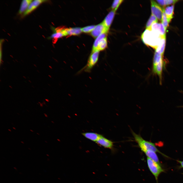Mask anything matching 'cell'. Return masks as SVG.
<instances>
[{
	"instance_id": "obj_1",
	"label": "cell",
	"mask_w": 183,
	"mask_h": 183,
	"mask_svg": "<svg viewBox=\"0 0 183 183\" xmlns=\"http://www.w3.org/2000/svg\"><path fill=\"white\" fill-rule=\"evenodd\" d=\"M162 37L151 30L146 29L141 36L142 40L145 44L155 49L158 46Z\"/></svg>"
},
{
	"instance_id": "obj_2",
	"label": "cell",
	"mask_w": 183,
	"mask_h": 183,
	"mask_svg": "<svg viewBox=\"0 0 183 183\" xmlns=\"http://www.w3.org/2000/svg\"><path fill=\"white\" fill-rule=\"evenodd\" d=\"M132 133L135 141L142 151L144 152L147 150H151L159 153L165 156L158 150L154 143L145 140L140 135L136 134L132 131Z\"/></svg>"
},
{
	"instance_id": "obj_3",
	"label": "cell",
	"mask_w": 183,
	"mask_h": 183,
	"mask_svg": "<svg viewBox=\"0 0 183 183\" xmlns=\"http://www.w3.org/2000/svg\"><path fill=\"white\" fill-rule=\"evenodd\" d=\"M99 51L98 50L92 51L87 63L82 70L87 72H89L91 71L98 61Z\"/></svg>"
},
{
	"instance_id": "obj_4",
	"label": "cell",
	"mask_w": 183,
	"mask_h": 183,
	"mask_svg": "<svg viewBox=\"0 0 183 183\" xmlns=\"http://www.w3.org/2000/svg\"><path fill=\"white\" fill-rule=\"evenodd\" d=\"M147 161L149 169L154 176L157 181L159 175L161 173L164 171L163 170L160 165L147 157Z\"/></svg>"
},
{
	"instance_id": "obj_5",
	"label": "cell",
	"mask_w": 183,
	"mask_h": 183,
	"mask_svg": "<svg viewBox=\"0 0 183 183\" xmlns=\"http://www.w3.org/2000/svg\"><path fill=\"white\" fill-rule=\"evenodd\" d=\"M151 3L152 14L160 21H161L163 12L162 8L154 1H151Z\"/></svg>"
},
{
	"instance_id": "obj_6",
	"label": "cell",
	"mask_w": 183,
	"mask_h": 183,
	"mask_svg": "<svg viewBox=\"0 0 183 183\" xmlns=\"http://www.w3.org/2000/svg\"><path fill=\"white\" fill-rule=\"evenodd\" d=\"M109 30L102 22L95 26L91 34L93 37L96 38L103 33H107Z\"/></svg>"
},
{
	"instance_id": "obj_7",
	"label": "cell",
	"mask_w": 183,
	"mask_h": 183,
	"mask_svg": "<svg viewBox=\"0 0 183 183\" xmlns=\"http://www.w3.org/2000/svg\"><path fill=\"white\" fill-rule=\"evenodd\" d=\"M151 30L161 37L166 36V30L162 23L158 22L154 23L152 25Z\"/></svg>"
},
{
	"instance_id": "obj_8",
	"label": "cell",
	"mask_w": 183,
	"mask_h": 183,
	"mask_svg": "<svg viewBox=\"0 0 183 183\" xmlns=\"http://www.w3.org/2000/svg\"><path fill=\"white\" fill-rule=\"evenodd\" d=\"M45 0H35L30 3L26 10L23 14L22 16H27L37 8L41 4L47 1Z\"/></svg>"
},
{
	"instance_id": "obj_9",
	"label": "cell",
	"mask_w": 183,
	"mask_h": 183,
	"mask_svg": "<svg viewBox=\"0 0 183 183\" xmlns=\"http://www.w3.org/2000/svg\"><path fill=\"white\" fill-rule=\"evenodd\" d=\"M98 144L104 148H112L113 147V142L102 136L96 142Z\"/></svg>"
},
{
	"instance_id": "obj_10",
	"label": "cell",
	"mask_w": 183,
	"mask_h": 183,
	"mask_svg": "<svg viewBox=\"0 0 183 183\" xmlns=\"http://www.w3.org/2000/svg\"><path fill=\"white\" fill-rule=\"evenodd\" d=\"M115 12L113 10L110 12L102 22L105 27L109 30L113 21Z\"/></svg>"
},
{
	"instance_id": "obj_11",
	"label": "cell",
	"mask_w": 183,
	"mask_h": 183,
	"mask_svg": "<svg viewBox=\"0 0 183 183\" xmlns=\"http://www.w3.org/2000/svg\"><path fill=\"white\" fill-rule=\"evenodd\" d=\"M65 28H57L55 30L54 32L50 37V38L57 39L63 36H66Z\"/></svg>"
},
{
	"instance_id": "obj_12",
	"label": "cell",
	"mask_w": 183,
	"mask_h": 183,
	"mask_svg": "<svg viewBox=\"0 0 183 183\" xmlns=\"http://www.w3.org/2000/svg\"><path fill=\"white\" fill-rule=\"evenodd\" d=\"M82 134L85 138L96 142L102 136L97 133L93 132L83 133Z\"/></svg>"
},
{
	"instance_id": "obj_13",
	"label": "cell",
	"mask_w": 183,
	"mask_h": 183,
	"mask_svg": "<svg viewBox=\"0 0 183 183\" xmlns=\"http://www.w3.org/2000/svg\"><path fill=\"white\" fill-rule=\"evenodd\" d=\"M165 13L169 23L173 18L174 9V5L168 6L164 7Z\"/></svg>"
},
{
	"instance_id": "obj_14",
	"label": "cell",
	"mask_w": 183,
	"mask_h": 183,
	"mask_svg": "<svg viewBox=\"0 0 183 183\" xmlns=\"http://www.w3.org/2000/svg\"><path fill=\"white\" fill-rule=\"evenodd\" d=\"M165 43L166 36H165L161 38L158 46L155 49V51L163 55L164 51Z\"/></svg>"
},
{
	"instance_id": "obj_15",
	"label": "cell",
	"mask_w": 183,
	"mask_h": 183,
	"mask_svg": "<svg viewBox=\"0 0 183 183\" xmlns=\"http://www.w3.org/2000/svg\"><path fill=\"white\" fill-rule=\"evenodd\" d=\"M33 1L32 0L22 1L18 12L19 14H23L27 9L30 4Z\"/></svg>"
},
{
	"instance_id": "obj_16",
	"label": "cell",
	"mask_w": 183,
	"mask_h": 183,
	"mask_svg": "<svg viewBox=\"0 0 183 183\" xmlns=\"http://www.w3.org/2000/svg\"><path fill=\"white\" fill-rule=\"evenodd\" d=\"M65 30L67 35H78L82 32L81 28L79 27L66 28Z\"/></svg>"
},
{
	"instance_id": "obj_17",
	"label": "cell",
	"mask_w": 183,
	"mask_h": 183,
	"mask_svg": "<svg viewBox=\"0 0 183 183\" xmlns=\"http://www.w3.org/2000/svg\"><path fill=\"white\" fill-rule=\"evenodd\" d=\"M163 60L160 61L156 65L153 66V71L155 73L157 74L161 79L163 68Z\"/></svg>"
},
{
	"instance_id": "obj_18",
	"label": "cell",
	"mask_w": 183,
	"mask_h": 183,
	"mask_svg": "<svg viewBox=\"0 0 183 183\" xmlns=\"http://www.w3.org/2000/svg\"><path fill=\"white\" fill-rule=\"evenodd\" d=\"M144 153L147 157L160 165L158 158L155 152L151 150H147Z\"/></svg>"
},
{
	"instance_id": "obj_19",
	"label": "cell",
	"mask_w": 183,
	"mask_h": 183,
	"mask_svg": "<svg viewBox=\"0 0 183 183\" xmlns=\"http://www.w3.org/2000/svg\"><path fill=\"white\" fill-rule=\"evenodd\" d=\"M107 33H103L101 34L95 39L94 42L92 51L97 50L98 45L100 42L103 38L106 37Z\"/></svg>"
},
{
	"instance_id": "obj_20",
	"label": "cell",
	"mask_w": 183,
	"mask_h": 183,
	"mask_svg": "<svg viewBox=\"0 0 183 183\" xmlns=\"http://www.w3.org/2000/svg\"><path fill=\"white\" fill-rule=\"evenodd\" d=\"M158 22V19L154 16L151 14L146 24V29L151 30L152 25L154 23Z\"/></svg>"
},
{
	"instance_id": "obj_21",
	"label": "cell",
	"mask_w": 183,
	"mask_h": 183,
	"mask_svg": "<svg viewBox=\"0 0 183 183\" xmlns=\"http://www.w3.org/2000/svg\"><path fill=\"white\" fill-rule=\"evenodd\" d=\"M107 45V38L106 37L100 42L98 45L97 50L99 51L103 50L106 48Z\"/></svg>"
},
{
	"instance_id": "obj_22",
	"label": "cell",
	"mask_w": 183,
	"mask_h": 183,
	"mask_svg": "<svg viewBox=\"0 0 183 183\" xmlns=\"http://www.w3.org/2000/svg\"><path fill=\"white\" fill-rule=\"evenodd\" d=\"M178 1L177 0H156L160 5L163 6L171 4H174Z\"/></svg>"
},
{
	"instance_id": "obj_23",
	"label": "cell",
	"mask_w": 183,
	"mask_h": 183,
	"mask_svg": "<svg viewBox=\"0 0 183 183\" xmlns=\"http://www.w3.org/2000/svg\"><path fill=\"white\" fill-rule=\"evenodd\" d=\"M162 9L163 12L161 20L162 23L164 26L165 29L166 30L169 26V23L167 21L166 16L165 13L164 7L162 8Z\"/></svg>"
},
{
	"instance_id": "obj_24",
	"label": "cell",
	"mask_w": 183,
	"mask_h": 183,
	"mask_svg": "<svg viewBox=\"0 0 183 183\" xmlns=\"http://www.w3.org/2000/svg\"><path fill=\"white\" fill-rule=\"evenodd\" d=\"M163 55L155 51L153 59V66L158 64L162 59Z\"/></svg>"
},
{
	"instance_id": "obj_25",
	"label": "cell",
	"mask_w": 183,
	"mask_h": 183,
	"mask_svg": "<svg viewBox=\"0 0 183 183\" xmlns=\"http://www.w3.org/2000/svg\"><path fill=\"white\" fill-rule=\"evenodd\" d=\"M123 1L122 0L114 1L112 6V10L116 11Z\"/></svg>"
},
{
	"instance_id": "obj_26",
	"label": "cell",
	"mask_w": 183,
	"mask_h": 183,
	"mask_svg": "<svg viewBox=\"0 0 183 183\" xmlns=\"http://www.w3.org/2000/svg\"><path fill=\"white\" fill-rule=\"evenodd\" d=\"M95 26V25H91L85 27L81 28L82 31L85 33H88L91 32Z\"/></svg>"
},
{
	"instance_id": "obj_27",
	"label": "cell",
	"mask_w": 183,
	"mask_h": 183,
	"mask_svg": "<svg viewBox=\"0 0 183 183\" xmlns=\"http://www.w3.org/2000/svg\"><path fill=\"white\" fill-rule=\"evenodd\" d=\"M178 161L181 164V167H183V161Z\"/></svg>"
},
{
	"instance_id": "obj_28",
	"label": "cell",
	"mask_w": 183,
	"mask_h": 183,
	"mask_svg": "<svg viewBox=\"0 0 183 183\" xmlns=\"http://www.w3.org/2000/svg\"><path fill=\"white\" fill-rule=\"evenodd\" d=\"M44 115L46 117H48V116H47V115L45 113H44Z\"/></svg>"
},
{
	"instance_id": "obj_29",
	"label": "cell",
	"mask_w": 183,
	"mask_h": 183,
	"mask_svg": "<svg viewBox=\"0 0 183 183\" xmlns=\"http://www.w3.org/2000/svg\"><path fill=\"white\" fill-rule=\"evenodd\" d=\"M30 131H32V132H34V131H33V130H32L30 129Z\"/></svg>"
},
{
	"instance_id": "obj_30",
	"label": "cell",
	"mask_w": 183,
	"mask_h": 183,
	"mask_svg": "<svg viewBox=\"0 0 183 183\" xmlns=\"http://www.w3.org/2000/svg\"><path fill=\"white\" fill-rule=\"evenodd\" d=\"M8 130L9 131H10V132H11V130L10 129H8Z\"/></svg>"
},
{
	"instance_id": "obj_31",
	"label": "cell",
	"mask_w": 183,
	"mask_h": 183,
	"mask_svg": "<svg viewBox=\"0 0 183 183\" xmlns=\"http://www.w3.org/2000/svg\"><path fill=\"white\" fill-rule=\"evenodd\" d=\"M12 128H13V129H14V130H16V129L15 128V127H12Z\"/></svg>"
},
{
	"instance_id": "obj_32",
	"label": "cell",
	"mask_w": 183,
	"mask_h": 183,
	"mask_svg": "<svg viewBox=\"0 0 183 183\" xmlns=\"http://www.w3.org/2000/svg\"><path fill=\"white\" fill-rule=\"evenodd\" d=\"M21 142L22 143H23V144H24V142L23 141H21Z\"/></svg>"
},
{
	"instance_id": "obj_33",
	"label": "cell",
	"mask_w": 183,
	"mask_h": 183,
	"mask_svg": "<svg viewBox=\"0 0 183 183\" xmlns=\"http://www.w3.org/2000/svg\"><path fill=\"white\" fill-rule=\"evenodd\" d=\"M37 133V134L38 135H40V134H39V133Z\"/></svg>"
},
{
	"instance_id": "obj_34",
	"label": "cell",
	"mask_w": 183,
	"mask_h": 183,
	"mask_svg": "<svg viewBox=\"0 0 183 183\" xmlns=\"http://www.w3.org/2000/svg\"><path fill=\"white\" fill-rule=\"evenodd\" d=\"M45 142L46 143H47V141H45Z\"/></svg>"
},
{
	"instance_id": "obj_35",
	"label": "cell",
	"mask_w": 183,
	"mask_h": 183,
	"mask_svg": "<svg viewBox=\"0 0 183 183\" xmlns=\"http://www.w3.org/2000/svg\"><path fill=\"white\" fill-rule=\"evenodd\" d=\"M17 114H18V115H20V114H19L18 113H17Z\"/></svg>"
},
{
	"instance_id": "obj_36",
	"label": "cell",
	"mask_w": 183,
	"mask_h": 183,
	"mask_svg": "<svg viewBox=\"0 0 183 183\" xmlns=\"http://www.w3.org/2000/svg\"><path fill=\"white\" fill-rule=\"evenodd\" d=\"M28 148L29 149H30V148Z\"/></svg>"
}]
</instances>
